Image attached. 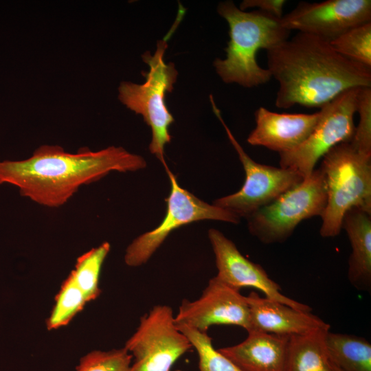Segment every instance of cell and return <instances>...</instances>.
Instances as JSON below:
<instances>
[{
    "mask_svg": "<svg viewBox=\"0 0 371 371\" xmlns=\"http://www.w3.org/2000/svg\"><path fill=\"white\" fill-rule=\"evenodd\" d=\"M330 43L341 55L371 68V22L350 29Z\"/></svg>",
    "mask_w": 371,
    "mask_h": 371,
    "instance_id": "cell-22",
    "label": "cell"
},
{
    "mask_svg": "<svg viewBox=\"0 0 371 371\" xmlns=\"http://www.w3.org/2000/svg\"><path fill=\"white\" fill-rule=\"evenodd\" d=\"M217 11L229 27L226 58L214 61L218 75L226 83L247 88L269 82L270 71L258 65L256 54L288 39L290 31L282 27L280 19L258 10L243 11L232 1L221 2Z\"/></svg>",
    "mask_w": 371,
    "mask_h": 371,
    "instance_id": "cell-3",
    "label": "cell"
},
{
    "mask_svg": "<svg viewBox=\"0 0 371 371\" xmlns=\"http://www.w3.org/2000/svg\"><path fill=\"white\" fill-rule=\"evenodd\" d=\"M286 2L284 0H244L239 9L245 11L247 8H258V10L281 19Z\"/></svg>",
    "mask_w": 371,
    "mask_h": 371,
    "instance_id": "cell-26",
    "label": "cell"
},
{
    "mask_svg": "<svg viewBox=\"0 0 371 371\" xmlns=\"http://www.w3.org/2000/svg\"><path fill=\"white\" fill-rule=\"evenodd\" d=\"M111 249L108 242L92 248L77 258L70 274L84 293L88 302L100 294L99 278L102 265Z\"/></svg>",
    "mask_w": 371,
    "mask_h": 371,
    "instance_id": "cell-20",
    "label": "cell"
},
{
    "mask_svg": "<svg viewBox=\"0 0 371 371\" xmlns=\"http://www.w3.org/2000/svg\"><path fill=\"white\" fill-rule=\"evenodd\" d=\"M327 191L320 169L247 218L251 234L266 244L286 240L303 220L322 216Z\"/></svg>",
    "mask_w": 371,
    "mask_h": 371,
    "instance_id": "cell-6",
    "label": "cell"
},
{
    "mask_svg": "<svg viewBox=\"0 0 371 371\" xmlns=\"http://www.w3.org/2000/svg\"><path fill=\"white\" fill-rule=\"evenodd\" d=\"M189 339L199 356V371H242L216 350L207 332H201L185 325H176Z\"/></svg>",
    "mask_w": 371,
    "mask_h": 371,
    "instance_id": "cell-23",
    "label": "cell"
},
{
    "mask_svg": "<svg viewBox=\"0 0 371 371\" xmlns=\"http://www.w3.org/2000/svg\"><path fill=\"white\" fill-rule=\"evenodd\" d=\"M267 69L279 84L275 104L318 107L354 87H371V68L336 52L330 42L298 32L267 50Z\"/></svg>",
    "mask_w": 371,
    "mask_h": 371,
    "instance_id": "cell-1",
    "label": "cell"
},
{
    "mask_svg": "<svg viewBox=\"0 0 371 371\" xmlns=\"http://www.w3.org/2000/svg\"><path fill=\"white\" fill-rule=\"evenodd\" d=\"M133 357L124 347L93 350L80 359L76 371H130Z\"/></svg>",
    "mask_w": 371,
    "mask_h": 371,
    "instance_id": "cell-24",
    "label": "cell"
},
{
    "mask_svg": "<svg viewBox=\"0 0 371 371\" xmlns=\"http://www.w3.org/2000/svg\"><path fill=\"white\" fill-rule=\"evenodd\" d=\"M371 214L357 208L348 210L342 228L348 236L352 252L348 277L356 289L370 291L371 287Z\"/></svg>",
    "mask_w": 371,
    "mask_h": 371,
    "instance_id": "cell-17",
    "label": "cell"
},
{
    "mask_svg": "<svg viewBox=\"0 0 371 371\" xmlns=\"http://www.w3.org/2000/svg\"><path fill=\"white\" fill-rule=\"evenodd\" d=\"M210 99L213 111L223 126L245 172L243 187L232 194L215 200L214 205L227 210L240 218H247L299 185L304 178L292 169L267 166L254 161L245 153L226 125L212 95Z\"/></svg>",
    "mask_w": 371,
    "mask_h": 371,
    "instance_id": "cell-8",
    "label": "cell"
},
{
    "mask_svg": "<svg viewBox=\"0 0 371 371\" xmlns=\"http://www.w3.org/2000/svg\"><path fill=\"white\" fill-rule=\"evenodd\" d=\"M329 329L290 336L285 371H333L325 344Z\"/></svg>",
    "mask_w": 371,
    "mask_h": 371,
    "instance_id": "cell-18",
    "label": "cell"
},
{
    "mask_svg": "<svg viewBox=\"0 0 371 371\" xmlns=\"http://www.w3.org/2000/svg\"><path fill=\"white\" fill-rule=\"evenodd\" d=\"M208 238L216 258V277L220 280L239 291L243 287L255 288L269 299L302 311H311L309 306L282 294L279 284L269 277L265 269L245 258L222 232L212 228L208 231Z\"/></svg>",
    "mask_w": 371,
    "mask_h": 371,
    "instance_id": "cell-13",
    "label": "cell"
},
{
    "mask_svg": "<svg viewBox=\"0 0 371 371\" xmlns=\"http://www.w3.org/2000/svg\"><path fill=\"white\" fill-rule=\"evenodd\" d=\"M247 333L242 342L218 350L242 371H285L290 336Z\"/></svg>",
    "mask_w": 371,
    "mask_h": 371,
    "instance_id": "cell-16",
    "label": "cell"
},
{
    "mask_svg": "<svg viewBox=\"0 0 371 371\" xmlns=\"http://www.w3.org/2000/svg\"><path fill=\"white\" fill-rule=\"evenodd\" d=\"M175 371H181V370H175Z\"/></svg>",
    "mask_w": 371,
    "mask_h": 371,
    "instance_id": "cell-28",
    "label": "cell"
},
{
    "mask_svg": "<svg viewBox=\"0 0 371 371\" xmlns=\"http://www.w3.org/2000/svg\"><path fill=\"white\" fill-rule=\"evenodd\" d=\"M320 115V110L312 114L278 113L259 107L255 112L256 127L247 141L279 154L291 150L309 137Z\"/></svg>",
    "mask_w": 371,
    "mask_h": 371,
    "instance_id": "cell-14",
    "label": "cell"
},
{
    "mask_svg": "<svg viewBox=\"0 0 371 371\" xmlns=\"http://www.w3.org/2000/svg\"><path fill=\"white\" fill-rule=\"evenodd\" d=\"M88 301L71 274L63 282L56 296L54 308L46 321L48 330L67 325Z\"/></svg>",
    "mask_w": 371,
    "mask_h": 371,
    "instance_id": "cell-21",
    "label": "cell"
},
{
    "mask_svg": "<svg viewBox=\"0 0 371 371\" xmlns=\"http://www.w3.org/2000/svg\"><path fill=\"white\" fill-rule=\"evenodd\" d=\"M319 169L327 191L320 234L335 237L350 209L357 207L371 214V156L359 151L351 142L340 143L324 155Z\"/></svg>",
    "mask_w": 371,
    "mask_h": 371,
    "instance_id": "cell-4",
    "label": "cell"
},
{
    "mask_svg": "<svg viewBox=\"0 0 371 371\" xmlns=\"http://www.w3.org/2000/svg\"><path fill=\"white\" fill-rule=\"evenodd\" d=\"M332 366H333V371H344L341 368H339V367H337V366L333 364V363H332Z\"/></svg>",
    "mask_w": 371,
    "mask_h": 371,
    "instance_id": "cell-27",
    "label": "cell"
},
{
    "mask_svg": "<svg viewBox=\"0 0 371 371\" xmlns=\"http://www.w3.org/2000/svg\"><path fill=\"white\" fill-rule=\"evenodd\" d=\"M124 348L134 359L130 371H170L192 346L176 326L172 308L159 304L140 317Z\"/></svg>",
    "mask_w": 371,
    "mask_h": 371,
    "instance_id": "cell-9",
    "label": "cell"
},
{
    "mask_svg": "<svg viewBox=\"0 0 371 371\" xmlns=\"http://www.w3.org/2000/svg\"><path fill=\"white\" fill-rule=\"evenodd\" d=\"M146 166L142 156L120 146L98 151L82 147L71 153L58 145H42L25 159L0 161V185L14 186L22 196L41 205L59 207L81 186L111 172H132Z\"/></svg>",
    "mask_w": 371,
    "mask_h": 371,
    "instance_id": "cell-2",
    "label": "cell"
},
{
    "mask_svg": "<svg viewBox=\"0 0 371 371\" xmlns=\"http://www.w3.org/2000/svg\"><path fill=\"white\" fill-rule=\"evenodd\" d=\"M357 112L359 124L350 142L359 151L371 156V87L360 88Z\"/></svg>",
    "mask_w": 371,
    "mask_h": 371,
    "instance_id": "cell-25",
    "label": "cell"
},
{
    "mask_svg": "<svg viewBox=\"0 0 371 371\" xmlns=\"http://www.w3.org/2000/svg\"><path fill=\"white\" fill-rule=\"evenodd\" d=\"M326 348L330 361L344 371H371V344L352 335L326 333Z\"/></svg>",
    "mask_w": 371,
    "mask_h": 371,
    "instance_id": "cell-19",
    "label": "cell"
},
{
    "mask_svg": "<svg viewBox=\"0 0 371 371\" xmlns=\"http://www.w3.org/2000/svg\"><path fill=\"white\" fill-rule=\"evenodd\" d=\"M360 88L347 89L323 106L309 137L293 150L279 154L280 167L292 169L307 177L317 161L332 148L350 142L355 132L354 115Z\"/></svg>",
    "mask_w": 371,
    "mask_h": 371,
    "instance_id": "cell-7",
    "label": "cell"
},
{
    "mask_svg": "<svg viewBox=\"0 0 371 371\" xmlns=\"http://www.w3.org/2000/svg\"><path fill=\"white\" fill-rule=\"evenodd\" d=\"M246 300L249 308L251 330L292 336L302 335L330 325L311 312L302 311L254 291ZM248 331V332H249Z\"/></svg>",
    "mask_w": 371,
    "mask_h": 371,
    "instance_id": "cell-15",
    "label": "cell"
},
{
    "mask_svg": "<svg viewBox=\"0 0 371 371\" xmlns=\"http://www.w3.org/2000/svg\"><path fill=\"white\" fill-rule=\"evenodd\" d=\"M170 31L164 39L158 41L157 49L151 55L146 52L142 55L143 61L149 67L143 84L123 81L118 88V98L128 109L141 115L151 129L152 139L149 145L150 153L168 168L164 157L165 146L170 142L169 128L174 118L165 102L166 93L174 88L178 75L175 64L166 63L165 52Z\"/></svg>",
    "mask_w": 371,
    "mask_h": 371,
    "instance_id": "cell-5",
    "label": "cell"
},
{
    "mask_svg": "<svg viewBox=\"0 0 371 371\" xmlns=\"http://www.w3.org/2000/svg\"><path fill=\"white\" fill-rule=\"evenodd\" d=\"M371 22L370 0L301 1L280 19L289 31L314 35L331 41L350 29Z\"/></svg>",
    "mask_w": 371,
    "mask_h": 371,
    "instance_id": "cell-11",
    "label": "cell"
},
{
    "mask_svg": "<svg viewBox=\"0 0 371 371\" xmlns=\"http://www.w3.org/2000/svg\"><path fill=\"white\" fill-rule=\"evenodd\" d=\"M176 325H185L207 332L213 325H234L251 329L246 296L216 276L211 278L200 297L184 299L175 316Z\"/></svg>",
    "mask_w": 371,
    "mask_h": 371,
    "instance_id": "cell-12",
    "label": "cell"
},
{
    "mask_svg": "<svg viewBox=\"0 0 371 371\" xmlns=\"http://www.w3.org/2000/svg\"><path fill=\"white\" fill-rule=\"evenodd\" d=\"M170 182V192L166 199L167 210L163 221L151 231L141 234L127 247L124 262L132 267L145 264L175 229L202 220H216L237 224L240 217L234 213L210 205L181 188L175 175L165 169Z\"/></svg>",
    "mask_w": 371,
    "mask_h": 371,
    "instance_id": "cell-10",
    "label": "cell"
}]
</instances>
